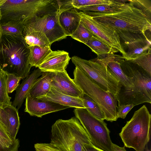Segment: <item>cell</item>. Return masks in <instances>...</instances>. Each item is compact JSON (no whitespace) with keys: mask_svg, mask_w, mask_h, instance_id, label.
<instances>
[{"mask_svg":"<svg viewBox=\"0 0 151 151\" xmlns=\"http://www.w3.org/2000/svg\"><path fill=\"white\" fill-rule=\"evenodd\" d=\"M134 106L132 104L118 105L117 112L118 119H125L127 114Z\"/></svg>","mask_w":151,"mask_h":151,"instance_id":"836d02e7","label":"cell"},{"mask_svg":"<svg viewBox=\"0 0 151 151\" xmlns=\"http://www.w3.org/2000/svg\"><path fill=\"white\" fill-rule=\"evenodd\" d=\"M150 42L146 37L125 44L127 50L122 55L124 59L127 61L134 60L151 52Z\"/></svg>","mask_w":151,"mask_h":151,"instance_id":"ffe728a7","label":"cell"},{"mask_svg":"<svg viewBox=\"0 0 151 151\" xmlns=\"http://www.w3.org/2000/svg\"><path fill=\"white\" fill-rule=\"evenodd\" d=\"M58 12L26 20L35 28L45 34L51 45L53 42L67 37L59 23Z\"/></svg>","mask_w":151,"mask_h":151,"instance_id":"8fae6325","label":"cell"},{"mask_svg":"<svg viewBox=\"0 0 151 151\" xmlns=\"http://www.w3.org/2000/svg\"><path fill=\"white\" fill-rule=\"evenodd\" d=\"M24 111L30 116L42 117L48 114L70 107L51 101L32 98L29 95L25 99Z\"/></svg>","mask_w":151,"mask_h":151,"instance_id":"7c38bea8","label":"cell"},{"mask_svg":"<svg viewBox=\"0 0 151 151\" xmlns=\"http://www.w3.org/2000/svg\"><path fill=\"white\" fill-rule=\"evenodd\" d=\"M52 73L51 72H42L40 79L32 88L28 95L34 98L46 96L52 87L50 82Z\"/></svg>","mask_w":151,"mask_h":151,"instance_id":"44dd1931","label":"cell"},{"mask_svg":"<svg viewBox=\"0 0 151 151\" xmlns=\"http://www.w3.org/2000/svg\"><path fill=\"white\" fill-rule=\"evenodd\" d=\"M141 67L151 75V52L135 59L129 60Z\"/></svg>","mask_w":151,"mask_h":151,"instance_id":"1f68e13d","label":"cell"},{"mask_svg":"<svg viewBox=\"0 0 151 151\" xmlns=\"http://www.w3.org/2000/svg\"><path fill=\"white\" fill-rule=\"evenodd\" d=\"M82 151H105L98 148L92 144H86L84 145L82 149Z\"/></svg>","mask_w":151,"mask_h":151,"instance_id":"d590c367","label":"cell"},{"mask_svg":"<svg viewBox=\"0 0 151 151\" xmlns=\"http://www.w3.org/2000/svg\"><path fill=\"white\" fill-rule=\"evenodd\" d=\"M24 20H11L0 23L3 35L22 37Z\"/></svg>","mask_w":151,"mask_h":151,"instance_id":"484cf974","label":"cell"},{"mask_svg":"<svg viewBox=\"0 0 151 151\" xmlns=\"http://www.w3.org/2000/svg\"><path fill=\"white\" fill-rule=\"evenodd\" d=\"M28 47L29 51V62L32 67L34 66L38 68L52 50L50 47L33 45Z\"/></svg>","mask_w":151,"mask_h":151,"instance_id":"603a6c76","label":"cell"},{"mask_svg":"<svg viewBox=\"0 0 151 151\" xmlns=\"http://www.w3.org/2000/svg\"><path fill=\"white\" fill-rule=\"evenodd\" d=\"M151 115L144 105L127 121L119 135L124 146L136 151H144L150 138Z\"/></svg>","mask_w":151,"mask_h":151,"instance_id":"52a82bcc","label":"cell"},{"mask_svg":"<svg viewBox=\"0 0 151 151\" xmlns=\"http://www.w3.org/2000/svg\"><path fill=\"white\" fill-rule=\"evenodd\" d=\"M123 1L112 0L110 4L95 5L80 8L83 12L106 13L114 11L121 7L125 3Z\"/></svg>","mask_w":151,"mask_h":151,"instance_id":"4316f807","label":"cell"},{"mask_svg":"<svg viewBox=\"0 0 151 151\" xmlns=\"http://www.w3.org/2000/svg\"><path fill=\"white\" fill-rule=\"evenodd\" d=\"M0 142L6 148L18 150L19 141L18 139L13 140L0 124Z\"/></svg>","mask_w":151,"mask_h":151,"instance_id":"f546056e","label":"cell"},{"mask_svg":"<svg viewBox=\"0 0 151 151\" xmlns=\"http://www.w3.org/2000/svg\"><path fill=\"white\" fill-rule=\"evenodd\" d=\"M2 32H1V28L0 27V42H1V37H2Z\"/></svg>","mask_w":151,"mask_h":151,"instance_id":"f35d334b","label":"cell"},{"mask_svg":"<svg viewBox=\"0 0 151 151\" xmlns=\"http://www.w3.org/2000/svg\"><path fill=\"white\" fill-rule=\"evenodd\" d=\"M36 151H61L51 143H37L34 145Z\"/></svg>","mask_w":151,"mask_h":151,"instance_id":"e575fe53","label":"cell"},{"mask_svg":"<svg viewBox=\"0 0 151 151\" xmlns=\"http://www.w3.org/2000/svg\"><path fill=\"white\" fill-rule=\"evenodd\" d=\"M117 10L106 13L84 12L96 21L115 31L125 44L146 37L151 31V14L134 5L129 0Z\"/></svg>","mask_w":151,"mask_h":151,"instance_id":"6da1fadb","label":"cell"},{"mask_svg":"<svg viewBox=\"0 0 151 151\" xmlns=\"http://www.w3.org/2000/svg\"><path fill=\"white\" fill-rule=\"evenodd\" d=\"M107 67L119 81L120 89L129 90L134 87L131 79L123 72L119 62L115 60L111 61L107 64Z\"/></svg>","mask_w":151,"mask_h":151,"instance_id":"7402d4cb","label":"cell"},{"mask_svg":"<svg viewBox=\"0 0 151 151\" xmlns=\"http://www.w3.org/2000/svg\"><path fill=\"white\" fill-rule=\"evenodd\" d=\"M70 36L73 39L85 44L93 35L80 21L78 27Z\"/></svg>","mask_w":151,"mask_h":151,"instance_id":"4dcf8cb0","label":"cell"},{"mask_svg":"<svg viewBox=\"0 0 151 151\" xmlns=\"http://www.w3.org/2000/svg\"><path fill=\"white\" fill-rule=\"evenodd\" d=\"M146 147H145V151H151V149L149 150L147 147V145H146Z\"/></svg>","mask_w":151,"mask_h":151,"instance_id":"ab89813d","label":"cell"},{"mask_svg":"<svg viewBox=\"0 0 151 151\" xmlns=\"http://www.w3.org/2000/svg\"><path fill=\"white\" fill-rule=\"evenodd\" d=\"M29 51L22 37L2 35L0 43V68L24 79L31 66Z\"/></svg>","mask_w":151,"mask_h":151,"instance_id":"7a4b0ae2","label":"cell"},{"mask_svg":"<svg viewBox=\"0 0 151 151\" xmlns=\"http://www.w3.org/2000/svg\"><path fill=\"white\" fill-rule=\"evenodd\" d=\"M117 55H106L104 56L87 60L78 57H72V63L83 72L102 89L116 96L120 88L119 81L107 67L111 61H118Z\"/></svg>","mask_w":151,"mask_h":151,"instance_id":"277c9868","label":"cell"},{"mask_svg":"<svg viewBox=\"0 0 151 151\" xmlns=\"http://www.w3.org/2000/svg\"><path fill=\"white\" fill-rule=\"evenodd\" d=\"M4 72L6 76V84L7 92L8 93H11L17 89L19 85L20 81L22 78L14 74Z\"/></svg>","mask_w":151,"mask_h":151,"instance_id":"d6a6232c","label":"cell"},{"mask_svg":"<svg viewBox=\"0 0 151 151\" xmlns=\"http://www.w3.org/2000/svg\"></svg>","mask_w":151,"mask_h":151,"instance_id":"b9f144b4","label":"cell"},{"mask_svg":"<svg viewBox=\"0 0 151 151\" xmlns=\"http://www.w3.org/2000/svg\"><path fill=\"white\" fill-rule=\"evenodd\" d=\"M36 98L42 100L53 102L70 108H85L83 99L65 94L52 86L46 96Z\"/></svg>","mask_w":151,"mask_h":151,"instance_id":"ac0fdd59","label":"cell"},{"mask_svg":"<svg viewBox=\"0 0 151 151\" xmlns=\"http://www.w3.org/2000/svg\"><path fill=\"white\" fill-rule=\"evenodd\" d=\"M50 143L61 151H82L86 144H92L86 132L75 116L59 119L51 127Z\"/></svg>","mask_w":151,"mask_h":151,"instance_id":"5b68a950","label":"cell"},{"mask_svg":"<svg viewBox=\"0 0 151 151\" xmlns=\"http://www.w3.org/2000/svg\"><path fill=\"white\" fill-rule=\"evenodd\" d=\"M70 59L66 51L52 50L38 68L42 72H62L65 70Z\"/></svg>","mask_w":151,"mask_h":151,"instance_id":"5bb4252c","label":"cell"},{"mask_svg":"<svg viewBox=\"0 0 151 151\" xmlns=\"http://www.w3.org/2000/svg\"><path fill=\"white\" fill-rule=\"evenodd\" d=\"M50 83L52 87L65 94L83 98L84 94L66 70L61 72H52Z\"/></svg>","mask_w":151,"mask_h":151,"instance_id":"4fadbf2b","label":"cell"},{"mask_svg":"<svg viewBox=\"0 0 151 151\" xmlns=\"http://www.w3.org/2000/svg\"><path fill=\"white\" fill-rule=\"evenodd\" d=\"M59 9L73 7L77 9L90 6L110 4L112 0H58Z\"/></svg>","mask_w":151,"mask_h":151,"instance_id":"d4e9b609","label":"cell"},{"mask_svg":"<svg viewBox=\"0 0 151 151\" xmlns=\"http://www.w3.org/2000/svg\"><path fill=\"white\" fill-rule=\"evenodd\" d=\"M73 73L74 82L84 94L98 105L104 114L105 120L111 122L116 121L117 101L114 95L102 89L77 67H76Z\"/></svg>","mask_w":151,"mask_h":151,"instance_id":"ba28073f","label":"cell"},{"mask_svg":"<svg viewBox=\"0 0 151 151\" xmlns=\"http://www.w3.org/2000/svg\"><path fill=\"white\" fill-rule=\"evenodd\" d=\"M0 151H18V150L6 147H4L0 142Z\"/></svg>","mask_w":151,"mask_h":151,"instance_id":"74e56055","label":"cell"},{"mask_svg":"<svg viewBox=\"0 0 151 151\" xmlns=\"http://www.w3.org/2000/svg\"><path fill=\"white\" fill-rule=\"evenodd\" d=\"M59 23L67 36H71L78 27L81 17L77 10L73 7L60 8L58 12Z\"/></svg>","mask_w":151,"mask_h":151,"instance_id":"e0dca14e","label":"cell"},{"mask_svg":"<svg viewBox=\"0 0 151 151\" xmlns=\"http://www.w3.org/2000/svg\"><path fill=\"white\" fill-rule=\"evenodd\" d=\"M125 147L124 146L123 147H121L114 144L112 143L113 151H126Z\"/></svg>","mask_w":151,"mask_h":151,"instance_id":"8d00e7d4","label":"cell"},{"mask_svg":"<svg viewBox=\"0 0 151 151\" xmlns=\"http://www.w3.org/2000/svg\"><path fill=\"white\" fill-rule=\"evenodd\" d=\"M0 9L1 23L56 13L59 8L57 0H5Z\"/></svg>","mask_w":151,"mask_h":151,"instance_id":"8992f818","label":"cell"},{"mask_svg":"<svg viewBox=\"0 0 151 151\" xmlns=\"http://www.w3.org/2000/svg\"><path fill=\"white\" fill-rule=\"evenodd\" d=\"M125 74L131 79L134 87L131 90L120 89L114 96L118 105L132 104L134 106L144 103H151V75L137 64L125 60L120 63Z\"/></svg>","mask_w":151,"mask_h":151,"instance_id":"3957f363","label":"cell"},{"mask_svg":"<svg viewBox=\"0 0 151 151\" xmlns=\"http://www.w3.org/2000/svg\"><path fill=\"white\" fill-rule=\"evenodd\" d=\"M85 109L96 118L102 120L105 119L104 114L98 105L91 98L84 94L83 98Z\"/></svg>","mask_w":151,"mask_h":151,"instance_id":"83f0119b","label":"cell"},{"mask_svg":"<svg viewBox=\"0 0 151 151\" xmlns=\"http://www.w3.org/2000/svg\"><path fill=\"white\" fill-rule=\"evenodd\" d=\"M0 124L13 140L16 137L20 125L18 110L12 105L0 107Z\"/></svg>","mask_w":151,"mask_h":151,"instance_id":"9a60e30c","label":"cell"},{"mask_svg":"<svg viewBox=\"0 0 151 151\" xmlns=\"http://www.w3.org/2000/svg\"><path fill=\"white\" fill-rule=\"evenodd\" d=\"M85 45L96 54L98 57L106 55H114L119 51L107 45L97 37L93 36Z\"/></svg>","mask_w":151,"mask_h":151,"instance_id":"cb8c5ba5","label":"cell"},{"mask_svg":"<svg viewBox=\"0 0 151 151\" xmlns=\"http://www.w3.org/2000/svg\"><path fill=\"white\" fill-rule=\"evenodd\" d=\"M81 22L91 34L100 39L109 46L117 50L123 55L125 53L122 46L120 39L114 30L95 21L83 12H79Z\"/></svg>","mask_w":151,"mask_h":151,"instance_id":"30bf717a","label":"cell"},{"mask_svg":"<svg viewBox=\"0 0 151 151\" xmlns=\"http://www.w3.org/2000/svg\"><path fill=\"white\" fill-rule=\"evenodd\" d=\"M6 76L0 68V107L12 105L11 98L9 96L6 84Z\"/></svg>","mask_w":151,"mask_h":151,"instance_id":"f1b7e54d","label":"cell"},{"mask_svg":"<svg viewBox=\"0 0 151 151\" xmlns=\"http://www.w3.org/2000/svg\"><path fill=\"white\" fill-rule=\"evenodd\" d=\"M42 72L38 69L34 70L23 81L16 90L12 105L19 110L33 86L40 79Z\"/></svg>","mask_w":151,"mask_h":151,"instance_id":"2e32d148","label":"cell"},{"mask_svg":"<svg viewBox=\"0 0 151 151\" xmlns=\"http://www.w3.org/2000/svg\"><path fill=\"white\" fill-rule=\"evenodd\" d=\"M1 10H0V19H1Z\"/></svg>","mask_w":151,"mask_h":151,"instance_id":"60d3db41","label":"cell"},{"mask_svg":"<svg viewBox=\"0 0 151 151\" xmlns=\"http://www.w3.org/2000/svg\"><path fill=\"white\" fill-rule=\"evenodd\" d=\"M22 37L28 46L37 45L47 47L51 45L45 34L35 28L27 20L24 21Z\"/></svg>","mask_w":151,"mask_h":151,"instance_id":"d6986e66","label":"cell"},{"mask_svg":"<svg viewBox=\"0 0 151 151\" xmlns=\"http://www.w3.org/2000/svg\"><path fill=\"white\" fill-rule=\"evenodd\" d=\"M74 112L93 145L105 151H113L110 132L104 120L96 118L85 108H75Z\"/></svg>","mask_w":151,"mask_h":151,"instance_id":"9c48e42d","label":"cell"}]
</instances>
